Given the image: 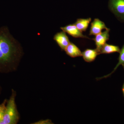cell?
<instances>
[{
    "label": "cell",
    "instance_id": "obj_4",
    "mask_svg": "<svg viewBox=\"0 0 124 124\" xmlns=\"http://www.w3.org/2000/svg\"><path fill=\"white\" fill-rule=\"evenodd\" d=\"M110 29L108 28L105 31L96 35L95 38L93 39L95 41L96 49L100 54V51L102 47L109 39V31Z\"/></svg>",
    "mask_w": 124,
    "mask_h": 124
},
{
    "label": "cell",
    "instance_id": "obj_12",
    "mask_svg": "<svg viewBox=\"0 0 124 124\" xmlns=\"http://www.w3.org/2000/svg\"><path fill=\"white\" fill-rule=\"evenodd\" d=\"M120 54L119 56V58H118V63L116 64V66L115 68L113 71L111 72V73H109L107 75L104 76L102 77L98 78H97V80H99L101 79H102L103 78H107L109 77L117 69V68L120 65H122V66L124 68V45L122 46V48L120 50L119 52Z\"/></svg>",
    "mask_w": 124,
    "mask_h": 124
},
{
    "label": "cell",
    "instance_id": "obj_1",
    "mask_svg": "<svg viewBox=\"0 0 124 124\" xmlns=\"http://www.w3.org/2000/svg\"><path fill=\"white\" fill-rule=\"evenodd\" d=\"M23 52L19 42L11 35L7 27L0 28V73L17 70Z\"/></svg>",
    "mask_w": 124,
    "mask_h": 124
},
{
    "label": "cell",
    "instance_id": "obj_14",
    "mask_svg": "<svg viewBox=\"0 0 124 124\" xmlns=\"http://www.w3.org/2000/svg\"><path fill=\"white\" fill-rule=\"evenodd\" d=\"M52 121L50 120L49 119L41 120L39 121L38 122H35L33 124H52Z\"/></svg>",
    "mask_w": 124,
    "mask_h": 124
},
{
    "label": "cell",
    "instance_id": "obj_13",
    "mask_svg": "<svg viewBox=\"0 0 124 124\" xmlns=\"http://www.w3.org/2000/svg\"><path fill=\"white\" fill-rule=\"evenodd\" d=\"M7 101V99H6L0 104V124H1L4 115Z\"/></svg>",
    "mask_w": 124,
    "mask_h": 124
},
{
    "label": "cell",
    "instance_id": "obj_15",
    "mask_svg": "<svg viewBox=\"0 0 124 124\" xmlns=\"http://www.w3.org/2000/svg\"><path fill=\"white\" fill-rule=\"evenodd\" d=\"M122 92H123V95H124V84H123V85H122Z\"/></svg>",
    "mask_w": 124,
    "mask_h": 124
},
{
    "label": "cell",
    "instance_id": "obj_9",
    "mask_svg": "<svg viewBox=\"0 0 124 124\" xmlns=\"http://www.w3.org/2000/svg\"><path fill=\"white\" fill-rule=\"evenodd\" d=\"M100 54L96 49H87L82 53V56L85 62H91L95 60L97 56Z\"/></svg>",
    "mask_w": 124,
    "mask_h": 124
},
{
    "label": "cell",
    "instance_id": "obj_11",
    "mask_svg": "<svg viewBox=\"0 0 124 124\" xmlns=\"http://www.w3.org/2000/svg\"><path fill=\"white\" fill-rule=\"evenodd\" d=\"M120 48L119 46L106 43L102 47L100 54H108L115 53H119Z\"/></svg>",
    "mask_w": 124,
    "mask_h": 124
},
{
    "label": "cell",
    "instance_id": "obj_3",
    "mask_svg": "<svg viewBox=\"0 0 124 124\" xmlns=\"http://www.w3.org/2000/svg\"><path fill=\"white\" fill-rule=\"evenodd\" d=\"M108 7L116 17L124 20V0H109Z\"/></svg>",
    "mask_w": 124,
    "mask_h": 124
},
{
    "label": "cell",
    "instance_id": "obj_2",
    "mask_svg": "<svg viewBox=\"0 0 124 124\" xmlns=\"http://www.w3.org/2000/svg\"><path fill=\"white\" fill-rule=\"evenodd\" d=\"M16 91L11 90V95L7 100L6 108L1 124H17L20 120V115L17 108L15 99Z\"/></svg>",
    "mask_w": 124,
    "mask_h": 124
},
{
    "label": "cell",
    "instance_id": "obj_16",
    "mask_svg": "<svg viewBox=\"0 0 124 124\" xmlns=\"http://www.w3.org/2000/svg\"><path fill=\"white\" fill-rule=\"evenodd\" d=\"M2 88L1 86L0 85V95L1 94V92H2Z\"/></svg>",
    "mask_w": 124,
    "mask_h": 124
},
{
    "label": "cell",
    "instance_id": "obj_6",
    "mask_svg": "<svg viewBox=\"0 0 124 124\" xmlns=\"http://www.w3.org/2000/svg\"><path fill=\"white\" fill-rule=\"evenodd\" d=\"M54 39L62 50H64L70 42L66 32L63 31L56 33L54 36Z\"/></svg>",
    "mask_w": 124,
    "mask_h": 124
},
{
    "label": "cell",
    "instance_id": "obj_5",
    "mask_svg": "<svg viewBox=\"0 0 124 124\" xmlns=\"http://www.w3.org/2000/svg\"><path fill=\"white\" fill-rule=\"evenodd\" d=\"M60 29L62 31L75 38H86L91 39L90 38L83 35L82 32L78 29L74 24H68L65 26L61 27Z\"/></svg>",
    "mask_w": 124,
    "mask_h": 124
},
{
    "label": "cell",
    "instance_id": "obj_10",
    "mask_svg": "<svg viewBox=\"0 0 124 124\" xmlns=\"http://www.w3.org/2000/svg\"><path fill=\"white\" fill-rule=\"evenodd\" d=\"M91 20V19L90 18L78 19L74 24L78 29L82 32L86 31Z\"/></svg>",
    "mask_w": 124,
    "mask_h": 124
},
{
    "label": "cell",
    "instance_id": "obj_7",
    "mask_svg": "<svg viewBox=\"0 0 124 124\" xmlns=\"http://www.w3.org/2000/svg\"><path fill=\"white\" fill-rule=\"evenodd\" d=\"M105 23L98 18H95L91 23L89 35H95L101 32L103 29H107Z\"/></svg>",
    "mask_w": 124,
    "mask_h": 124
},
{
    "label": "cell",
    "instance_id": "obj_8",
    "mask_svg": "<svg viewBox=\"0 0 124 124\" xmlns=\"http://www.w3.org/2000/svg\"><path fill=\"white\" fill-rule=\"evenodd\" d=\"M64 51L68 55L72 58L82 56V52L79 48L72 42H70Z\"/></svg>",
    "mask_w": 124,
    "mask_h": 124
}]
</instances>
